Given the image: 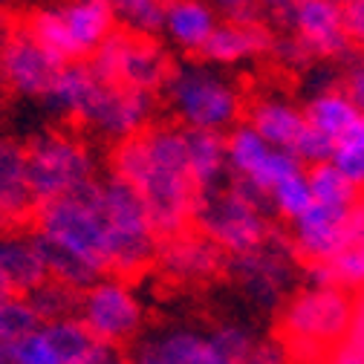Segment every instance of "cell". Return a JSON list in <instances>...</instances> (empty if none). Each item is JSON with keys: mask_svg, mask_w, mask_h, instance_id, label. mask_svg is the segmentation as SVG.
<instances>
[{"mask_svg": "<svg viewBox=\"0 0 364 364\" xmlns=\"http://www.w3.org/2000/svg\"><path fill=\"white\" fill-rule=\"evenodd\" d=\"M110 173L142 200L159 240L194 229L200 191L188 173L186 130L176 124H151L139 136L113 145Z\"/></svg>", "mask_w": 364, "mask_h": 364, "instance_id": "cell-1", "label": "cell"}, {"mask_svg": "<svg viewBox=\"0 0 364 364\" xmlns=\"http://www.w3.org/2000/svg\"><path fill=\"white\" fill-rule=\"evenodd\" d=\"M162 99L182 130L229 136L246 116V93L240 81L214 64L188 58L173 64Z\"/></svg>", "mask_w": 364, "mask_h": 364, "instance_id": "cell-2", "label": "cell"}, {"mask_svg": "<svg viewBox=\"0 0 364 364\" xmlns=\"http://www.w3.org/2000/svg\"><path fill=\"white\" fill-rule=\"evenodd\" d=\"M353 321V295L336 287L306 284L295 289L278 312V341L292 364L333 355Z\"/></svg>", "mask_w": 364, "mask_h": 364, "instance_id": "cell-3", "label": "cell"}, {"mask_svg": "<svg viewBox=\"0 0 364 364\" xmlns=\"http://www.w3.org/2000/svg\"><path fill=\"white\" fill-rule=\"evenodd\" d=\"M194 229L229 255V260L255 252L275 235L269 203L232 176L220 188L200 194Z\"/></svg>", "mask_w": 364, "mask_h": 364, "instance_id": "cell-4", "label": "cell"}, {"mask_svg": "<svg viewBox=\"0 0 364 364\" xmlns=\"http://www.w3.org/2000/svg\"><path fill=\"white\" fill-rule=\"evenodd\" d=\"M99 203L110 232L107 272L116 278H130L151 269L159 249V235L154 232L151 217L136 197V191L119 176H99Z\"/></svg>", "mask_w": 364, "mask_h": 364, "instance_id": "cell-5", "label": "cell"}, {"mask_svg": "<svg viewBox=\"0 0 364 364\" xmlns=\"http://www.w3.org/2000/svg\"><path fill=\"white\" fill-rule=\"evenodd\" d=\"M255 344V333L237 321L211 330L171 327L139 341L127 358L130 364H243Z\"/></svg>", "mask_w": 364, "mask_h": 364, "instance_id": "cell-6", "label": "cell"}, {"mask_svg": "<svg viewBox=\"0 0 364 364\" xmlns=\"http://www.w3.org/2000/svg\"><path fill=\"white\" fill-rule=\"evenodd\" d=\"M32 232L47 237L73 255L96 263L105 275L107 272V252H110V232L99 203V179L90 182L78 194L41 203L32 217Z\"/></svg>", "mask_w": 364, "mask_h": 364, "instance_id": "cell-7", "label": "cell"}, {"mask_svg": "<svg viewBox=\"0 0 364 364\" xmlns=\"http://www.w3.org/2000/svg\"><path fill=\"white\" fill-rule=\"evenodd\" d=\"M26 171L38 205L78 194L99 179L96 156L78 136L64 130H47L35 136L26 145Z\"/></svg>", "mask_w": 364, "mask_h": 364, "instance_id": "cell-8", "label": "cell"}, {"mask_svg": "<svg viewBox=\"0 0 364 364\" xmlns=\"http://www.w3.org/2000/svg\"><path fill=\"white\" fill-rule=\"evenodd\" d=\"M87 64L96 70L102 81L151 96L162 93L173 70V58L162 41L130 35L124 29H116Z\"/></svg>", "mask_w": 364, "mask_h": 364, "instance_id": "cell-9", "label": "cell"}, {"mask_svg": "<svg viewBox=\"0 0 364 364\" xmlns=\"http://www.w3.org/2000/svg\"><path fill=\"white\" fill-rule=\"evenodd\" d=\"M266 21L284 26L309 61H333L350 55V35L344 26V6L336 0H289L266 4Z\"/></svg>", "mask_w": 364, "mask_h": 364, "instance_id": "cell-10", "label": "cell"}, {"mask_svg": "<svg viewBox=\"0 0 364 364\" xmlns=\"http://www.w3.org/2000/svg\"><path fill=\"white\" fill-rule=\"evenodd\" d=\"M78 321L99 344L124 347L145 327V304L124 278L105 275L81 292Z\"/></svg>", "mask_w": 364, "mask_h": 364, "instance_id": "cell-11", "label": "cell"}, {"mask_svg": "<svg viewBox=\"0 0 364 364\" xmlns=\"http://www.w3.org/2000/svg\"><path fill=\"white\" fill-rule=\"evenodd\" d=\"M295 249L287 235L275 232L263 246L243 257H232L229 272L240 289L257 304V306H284L287 298L295 292Z\"/></svg>", "mask_w": 364, "mask_h": 364, "instance_id": "cell-12", "label": "cell"}, {"mask_svg": "<svg viewBox=\"0 0 364 364\" xmlns=\"http://www.w3.org/2000/svg\"><path fill=\"white\" fill-rule=\"evenodd\" d=\"M225 156H229V176L260 194L266 203L287 179L306 171L292 154L266 145L246 122L225 136Z\"/></svg>", "mask_w": 364, "mask_h": 364, "instance_id": "cell-13", "label": "cell"}, {"mask_svg": "<svg viewBox=\"0 0 364 364\" xmlns=\"http://www.w3.org/2000/svg\"><path fill=\"white\" fill-rule=\"evenodd\" d=\"M229 255L220 252L208 237H203L197 229H188L176 237L159 240L154 269L159 278L171 287L182 289H200L214 284L229 272Z\"/></svg>", "mask_w": 364, "mask_h": 364, "instance_id": "cell-14", "label": "cell"}, {"mask_svg": "<svg viewBox=\"0 0 364 364\" xmlns=\"http://www.w3.org/2000/svg\"><path fill=\"white\" fill-rule=\"evenodd\" d=\"M67 64L50 55L41 43L18 23L0 47V75L12 93L23 99H47Z\"/></svg>", "mask_w": 364, "mask_h": 364, "instance_id": "cell-15", "label": "cell"}, {"mask_svg": "<svg viewBox=\"0 0 364 364\" xmlns=\"http://www.w3.org/2000/svg\"><path fill=\"white\" fill-rule=\"evenodd\" d=\"M154 113H156V96L139 93V90H130V87H119V84H105V90L99 93L96 105L90 107L81 127L119 145L148 130L154 124Z\"/></svg>", "mask_w": 364, "mask_h": 364, "instance_id": "cell-16", "label": "cell"}, {"mask_svg": "<svg viewBox=\"0 0 364 364\" xmlns=\"http://www.w3.org/2000/svg\"><path fill=\"white\" fill-rule=\"evenodd\" d=\"M355 208L327 205V203H309V208L289 223V243L295 249V257L306 266L327 263L336 257L350 237V217Z\"/></svg>", "mask_w": 364, "mask_h": 364, "instance_id": "cell-17", "label": "cell"}, {"mask_svg": "<svg viewBox=\"0 0 364 364\" xmlns=\"http://www.w3.org/2000/svg\"><path fill=\"white\" fill-rule=\"evenodd\" d=\"M243 122L260 136V139L278 151H287L295 156L304 133L309 130L304 105H298L289 96L281 93H263L246 105Z\"/></svg>", "mask_w": 364, "mask_h": 364, "instance_id": "cell-18", "label": "cell"}, {"mask_svg": "<svg viewBox=\"0 0 364 364\" xmlns=\"http://www.w3.org/2000/svg\"><path fill=\"white\" fill-rule=\"evenodd\" d=\"M38 200L29 186L26 145L9 136H0V217L9 229L18 223H32Z\"/></svg>", "mask_w": 364, "mask_h": 364, "instance_id": "cell-19", "label": "cell"}, {"mask_svg": "<svg viewBox=\"0 0 364 364\" xmlns=\"http://www.w3.org/2000/svg\"><path fill=\"white\" fill-rule=\"evenodd\" d=\"M55 9L75 61H90L102 43L116 32L113 4H105V0H75V4H58Z\"/></svg>", "mask_w": 364, "mask_h": 364, "instance_id": "cell-20", "label": "cell"}, {"mask_svg": "<svg viewBox=\"0 0 364 364\" xmlns=\"http://www.w3.org/2000/svg\"><path fill=\"white\" fill-rule=\"evenodd\" d=\"M272 47H275V35H272L269 23H229V21H220V26L214 29L211 41L205 43L200 61L225 70V67H235L240 61L272 55Z\"/></svg>", "mask_w": 364, "mask_h": 364, "instance_id": "cell-21", "label": "cell"}, {"mask_svg": "<svg viewBox=\"0 0 364 364\" xmlns=\"http://www.w3.org/2000/svg\"><path fill=\"white\" fill-rule=\"evenodd\" d=\"M0 278L15 298H26L50 281L47 263L38 252L32 232L6 229L0 235Z\"/></svg>", "mask_w": 364, "mask_h": 364, "instance_id": "cell-22", "label": "cell"}, {"mask_svg": "<svg viewBox=\"0 0 364 364\" xmlns=\"http://www.w3.org/2000/svg\"><path fill=\"white\" fill-rule=\"evenodd\" d=\"M217 26H220V15L211 4H200V0H173V4H168V9H165L162 35L168 38V43L173 50L186 53L188 58H200Z\"/></svg>", "mask_w": 364, "mask_h": 364, "instance_id": "cell-23", "label": "cell"}, {"mask_svg": "<svg viewBox=\"0 0 364 364\" xmlns=\"http://www.w3.org/2000/svg\"><path fill=\"white\" fill-rule=\"evenodd\" d=\"M107 81H102L96 75V70L90 67L87 61H75V64H67L53 87V93L43 99L53 113L64 116V119H73L75 124H81L90 113V107L96 105L99 93L105 90Z\"/></svg>", "mask_w": 364, "mask_h": 364, "instance_id": "cell-24", "label": "cell"}, {"mask_svg": "<svg viewBox=\"0 0 364 364\" xmlns=\"http://www.w3.org/2000/svg\"><path fill=\"white\" fill-rule=\"evenodd\" d=\"M304 116H306V124H309L315 133H321L324 139H330L333 148H336V142L358 122L361 113H358L355 105L347 99L344 90H341L338 84H333V87H321L318 93H312V96L306 99Z\"/></svg>", "mask_w": 364, "mask_h": 364, "instance_id": "cell-25", "label": "cell"}, {"mask_svg": "<svg viewBox=\"0 0 364 364\" xmlns=\"http://www.w3.org/2000/svg\"><path fill=\"white\" fill-rule=\"evenodd\" d=\"M188 173L200 194L220 188L229 179V156H225V136L186 130Z\"/></svg>", "mask_w": 364, "mask_h": 364, "instance_id": "cell-26", "label": "cell"}, {"mask_svg": "<svg viewBox=\"0 0 364 364\" xmlns=\"http://www.w3.org/2000/svg\"><path fill=\"white\" fill-rule=\"evenodd\" d=\"M306 284L336 287L341 292L364 289V240H350L336 257L318 266H306Z\"/></svg>", "mask_w": 364, "mask_h": 364, "instance_id": "cell-27", "label": "cell"}, {"mask_svg": "<svg viewBox=\"0 0 364 364\" xmlns=\"http://www.w3.org/2000/svg\"><path fill=\"white\" fill-rule=\"evenodd\" d=\"M26 301L35 309L41 324H55V321H67V318H78L81 292L50 278L43 287H38L32 295H26Z\"/></svg>", "mask_w": 364, "mask_h": 364, "instance_id": "cell-28", "label": "cell"}, {"mask_svg": "<svg viewBox=\"0 0 364 364\" xmlns=\"http://www.w3.org/2000/svg\"><path fill=\"white\" fill-rule=\"evenodd\" d=\"M23 29H26L50 55H55V58L64 61V64H75L73 47H70V41H67V32H64V23H61L55 6H38V9H32V12L26 15V21H23Z\"/></svg>", "mask_w": 364, "mask_h": 364, "instance_id": "cell-29", "label": "cell"}, {"mask_svg": "<svg viewBox=\"0 0 364 364\" xmlns=\"http://www.w3.org/2000/svg\"><path fill=\"white\" fill-rule=\"evenodd\" d=\"M165 9L168 4H159V0H119V4H113L116 29L142 38H156L165 29Z\"/></svg>", "mask_w": 364, "mask_h": 364, "instance_id": "cell-30", "label": "cell"}, {"mask_svg": "<svg viewBox=\"0 0 364 364\" xmlns=\"http://www.w3.org/2000/svg\"><path fill=\"white\" fill-rule=\"evenodd\" d=\"M306 179H309V191L315 203H327V205H341V208H355L361 203V191L327 162L318 168H306Z\"/></svg>", "mask_w": 364, "mask_h": 364, "instance_id": "cell-31", "label": "cell"}, {"mask_svg": "<svg viewBox=\"0 0 364 364\" xmlns=\"http://www.w3.org/2000/svg\"><path fill=\"white\" fill-rule=\"evenodd\" d=\"M330 165L350 182V186L364 191V116H358V122L336 142Z\"/></svg>", "mask_w": 364, "mask_h": 364, "instance_id": "cell-32", "label": "cell"}, {"mask_svg": "<svg viewBox=\"0 0 364 364\" xmlns=\"http://www.w3.org/2000/svg\"><path fill=\"white\" fill-rule=\"evenodd\" d=\"M38 327L41 321L26 298L12 295L6 301H0V344H18Z\"/></svg>", "mask_w": 364, "mask_h": 364, "instance_id": "cell-33", "label": "cell"}, {"mask_svg": "<svg viewBox=\"0 0 364 364\" xmlns=\"http://www.w3.org/2000/svg\"><path fill=\"white\" fill-rule=\"evenodd\" d=\"M312 203V191H309V179H306V171L287 179L281 188L272 191L269 197V211L278 214L284 223H295Z\"/></svg>", "mask_w": 364, "mask_h": 364, "instance_id": "cell-34", "label": "cell"}, {"mask_svg": "<svg viewBox=\"0 0 364 364\" xmlns=\"http://www.w3.org/2000/svg\"><path fill=\"white\" fill-rule=\"evenodd\" d=\"M333 355L338 364H364V289L355 292V298H353L350 330Z\"/></svg>", "mask_w": 364, "mask_h": 364, "instance_id": "cell-35", "label": "cell"}, {"mask_svg": "<svg viewBox=\"0 0 364 364\" xmlns=\"http://www.w3.org/2000/svg\"><path fill=\"white\" fill-rule=\"evenodd\" d=\"M15 350H18L21 364H61V358H58L53 341L47 338V333H43V327H38L23 341H18Z\"/></svg>", "mask_w": 364, "mask_h": 364, "instance_id": "cell-36", "label": "cell"}, {"mask_svg": "<svg viewBox=\"0 0 364 364\" xmlns=\"http://www.w3.org/2000/svg\"><path fill=\"white\" fill-rule=\"evenodd\" d=\"M220 21L229 23H266V4H249V0H229L214 6Z\"/></svg>", "mask_w": 364, "mask_h": 364, "instance_id": "cell-37", "label": "cell"}, {"mask_svg": "<svg viewBox=\"0 0 364 364\" xmlns=\"http://www.w3.org/2000/svg\"><path fill=\"white\" fill-rule=\"evenodd\" d=\"M338 87L347 93V99L355 105V110L364 116V55L347 61V67L341 70Z\"/></svg>", "mask_w": 364, "mask_h": 364, "instance_id": "cell-38", "label": "cell"}, {"mask_svg": "<svg viewBox=\"0 0 364 364\" xmlns=\"http://www.w3.org/2000/svg\"><path fill=\"white\" fill-rule=\"evenodd\" d=\"M243 364H292V358L278 338H257V344L243 358Z\"/></svg>", "mask_w": 364, "mask_h": 364, "instance_id": "cell-39", "label": "cell"}, {"mask_svg": "<svg viewBox=\"0 0 364 364\" xmlns=\"http://www.w3.org/2000/svg\"><path fill=\"white\" fill-rule=\"evenodd\" d=\"M344 6V26L350 35V47L364 53V0H350Z\"/></svg>", "mask_w": 364, "mask_h": 364, "instance_id": "cell-40", "label": "cell"}, {"mask_svg": "<svg viewBox=\"0 0 364 364\" xmlns=\"http://www.w3.org/2000/svg\"><path fill=\"white\" fill-rule=\"evenodd\" d=\"M81 364H127V355L122 347H113V344H99L87 353V358Z\"/></svg>", "mask_w": 364, "mask_h": 364, "instance_id": "cell-41", "label": "cell"}, {"mask_svg": "<svg viewBox=\"0 0 364 364\" xmlns=\"http://www.w3.org/2000/svg\"><path fill=\"white\" fill-rule=\"evenodd\" d=\"M18 26V21L4 9V6H0V47H4V41L9 38V32Z\"/></svg>", "mask_w": 364, "mask_h": 364, "instance_id": "cell-42", "label": "cell"}, {"mask_svg": "<svg viewBox=\"0 0 364 364\" xmlns=\"http://www.w3.org/2000/svg\"><path fill=\"white\" fill-rule=\"evenodd\" d=\"M0 364H21L15 344H0Z\"/></svg>", "mask_w": 364, "mask_h": 364, "instance_id": "cell-43", "label": "cell"}, {"mask_svg": "<svg viewBox=\"0 0 364 364\" xmlns=\"http://www.w3.org/2000/svg\"><path fill=\"white\" fill-rule=\"evenodd\" d=\"M6 298H12V292H9V287L4 284V278H0V301H6Z\"/></svg>", "mask_w": 364, "mask_h": 364, "instance_id": "cell-44", "label": "cell"}, {"mask_svg": "<svg viewBox=\"0 0 364 364\" xmlns=\"http://www.w3.org/2000/svg\"><path fill=\"white\" fill-rule=\"evenodd\" d=\"M309 364H338V361H336V355H324V358H315Z\"/></svg>", "mask_w": 364, "mask_h": 364, "instance_id": "cell-45", "label": "cell"}, {"mask_svg": "<svg viewBox=\"0 0 364 364\" xmlns=\"http://www.w3.org/2000/svg\"><path fill=\"white\" fill-rule=\"evenodd\" d=\"M4 96H6V84H4V75H0V102H4Z\"/></svg>", "mask_w": 364, "mask_h": 364, "instance_id": "cell-46", "label": "cell"}, {"mask_svg": "<svg viewBox=\"0 0 364 364\" xmlns=\"http://www.w3.org/2000/svg\"><path fill=\"white\" fill-rule=\"evenodd\" d=\"M6 229H9V225H6V220H4V217H0V235H4Z\"/></svg>", "mask_w": 364, "mask_h": 364, "instance_id": "cell-47", "label": "cell"}, {"mask_svg": "<svg viewBox=\"0 0 364 364\" xmlns=\"http://www.w3.org/2000/svg\"><path fill=\"white\" fill-rule=\"evenodd\" d=\"M127 364H130V358H127Z\"/></svg>", "mask_w": 364, "mask_h": 364, "instance_id": "cell-48", "label": "cell"}]
</instances>
